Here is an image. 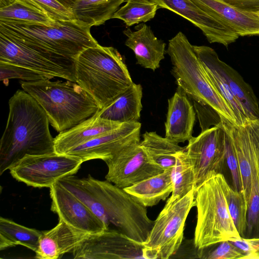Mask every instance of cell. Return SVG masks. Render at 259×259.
<instances>
[{
  "instance_id": "4dcf8cb0",
  "label": "cell",
  "mask_w": 259,
  "mask_h": 259,
  "mask_svg": "<svg viewBox=\"0 0 259 259\" xmlns=\"http://www.w3.org/2000/svg\"><path fill=\"white\" fill-rule=\"evenodd\" d=\"M239 128L250 158L251 185L259 186V119L248 120Z\"/></svg>"
},
{
  "instance_id": "7c38bea8",
  "label": "cell",
  "mask_w": 259,
  "mask_h": 259,
  "mask_svg": "<svg viewBox=\"0 0 259 259\" xmlns=\"http://www.w3.org/2000/svg\"><path fill=\"white\" fill-rule=\"evenodd\" d=\"M71 253L77 259H146L142 243L114 230L90 235Z\"/></svg>"
},
{
  "instance_id": "52a82bcc",
  "label": "cell",
  "mask_w": 259,
  "mask_h": 259,
  "mask_svg": "<svg viewBox=\"0 0 259 259\" xmlns=\"http://www.w3.org/2000/svg\"><path fill=\"white\" fill-rule=\"evenodd\" d=\"M226 181L223 174L214 175L195 193L197 214L193 241L198 249L242 238L229 211L224 192Z\"/></svg>"
},
{
  "instance_id": "60d3db41",
  "label": "cell",
  "mask_w": 259,
  "mask_h": 259,
  "mask_svg": "<svg viewBox=\"0 0 259 259\" xmlns=\"http://www.w3.org/2000/svg\"><path fill=\"white\" fill-rule=\"evenodd\" d=\"M58 2H59L61 4L66 7L67 9L70 10L74 6L76 0H57Z\"/></svg>"
},
{
  "instance_id": "5bb4252c",
  "label": "cell",
  "mask_w": 259,
  "mask_h": 259,
  "mask_svg": "<svg viewBox=\"0 0 259 259\" xmlns=\"http://www.w3.org/2000/svg\"><path fill=\"white\" fill-rule=\"evenodd\" d=\"M141 124L139 121L122 123L119 127L99 136L67 152L83 162L92 159L105 162L124 148L139 143Z\"/></svg>"
},
{
  "instance_id": "f35d334b",
  "label": "cell",
  "mask_w": 259,
  "mask_h": 259,
  "mask_svg": "<svg viewBox=\"0 0 259 259\" xmlns=\"http://www.w3.org/2000/svg\"><path fill=\"white\" fill-rule=\"evenodd\" d=\"M230 241L243 252L245 255L243 259H250L254 252V248L247 239L242 238L240 239Z\"/></svg>"
},
{
  "instance_id": "9a60e30c",
  "label": "cell",
  "mask_w": 259,
  "mask_h": 259,
  "mask_svg": "<svg viewBox=\"0 0 259 259\" xmlns=\"http://www.w3.org/2000/svg\"><path fill=\"white\" fill-rule=\"evenodd\" d=\"M51 209L71 227L93 235L106 228L104 223L72 193L58 181L50 187Z\"/></svg>"
},
{
  "instance_id": "484cf974",
  "label": "cell",
  "mask_w": 259,
  "mask_h": 259,
  "mask_svg": "<svg viewBox=\"0 0 259 259\" xmlns=\"http://www.w3.org/2000/svg\"><path fill=\"white\" fill-rule=\"evenodd\" d=\"M142 137L140 146L149 160L163 170L172 169L176 163L175 155L185 149L155 132H145Z\"/></svg>"
},
{
  "instance_id": "d6a6232c",
  "label": "cell",
  "mask_w": 259,
  "mask_h": 259,
  "mask_svg": "<svg viewBox=\"0 0 259 259\" xmlns=\"http://www.w3.org/2000/svg\"><path fill=\"white\" fill-rule=\"evenodd\" d=\"M197 256L202 259H243L245 255L240 249L227 240L220 242L215 248L210 245L197 248Z\"/></svg>"
},
{
  "instance_id": "ffe728a7",
  "label": "cell",
  "mask_w": 259,
  "mask_h": 259,
  "mask_svg": "<svg viewBox=\"0 0 259 259\" xmlns=\"http://www.w3.org/2000/svg\"><path fill=\"white\" fill-rule=\"evenodd\" d=\"M90 234L75 229L63 221L59 220L53 228L42 231L35 253L38 259H57L63 254L71 252Z\"/></svg>"
},
{
  "instance_id": "6da1fadb",
  "label": "cell",
  "mask_w": 259,
  "mask_h": 259,
  "mask_svg": "<svg viewBox=\"0 0 259 259\" xmlns=\"http://www.w3.org/2000/svg\"><path fill=\"white\" fill-rule=\"evenodd\" d=\"M68 189L104 223L106 230L142 243L146 240L154 221L148 217L147 207L124 189L90 175L74 177Z\"/></svg>"
},
{
  "instance_id": "4fadbf2b",
  "label": "cell",
  "mask_w": 259,
  "mask_h": 259,
  "mask_svg": "<svg viewBox=\"0 0 259 259\" xmlns=\"http://www.w3.org/2000/svg\"><path fill=\"white\" fill-rule=\"evenodd\" d=\"M139 143L124 148L105 162L107 181L124 189L164 171L149 160Z\"/></svg>"
},
{
  "instance_id": "d4e9b609",
  "label": "cell",
  "mask_w": 259,
  "mask_h": 259,
  "mask_svg": "<svg viewBox=\"0 0 259 259\" xmlns=\"http://www.w3.org/2000/svg\"><path fill=\"white\" fill-rule=\"evenodd\" d=\"M126 0H76L71 11L75 21L91 27L112 19Z\"/></svg>"
},
{
  "instance_id": "d6986e66",
  "label": "cell",
  "mask_w": 259,
  "mask_h": 259,
  "mask_svg": "<svg viewBox=\"0 0 259 259\" xmlns=\"http://www.w3.org/2000/svg\"><path fill=\"white\" fill-rule=\"evenodd\" d=\"M195 119L196 113L189 97L178 88L168 100L165 137L178 144L189 141L193 137Z\"/></svg>"
},
{
  "instance_id": "7402d4cb",
  "label": "cell",
  "mask_w": 259,
  "mask_h": 259,
  "mask_svg": "<svg viewBox=\"0 0 259 259\" xmlns=\"http://www.w3.org/2000/svg\"><path fill=\"white\" fill-rule=\"evenodd\" d=\"M122 124L100 117L98 111L80 123L59 133L54 138L55 152L65 154L92 139L119 127Z\"/></svg>"
},
{
  "instance_id": "2e32d148",
  "label": "cell",
  "mask_w": 259,
  "mask_h": 259,
  "mask_svg": "<svg viewBox=\"0 0 259 259\" xmlns=\"http://www.w3.org/2000/svg\"><path fill=\"white\" fill-rule=\"evenodd\" d=\"M193 48L203 66L217 73L229 87L243 107L248 119H259V100L241 75L220 60L212 48L206 46H193Z\"/></svg>"
},
{
  "instance_id": "603a6c76",
  "label": "cell",
  "mask_w": 259,
  "mask_h": 259,
  "mask_svg": "<svg viewBox=\"0 0 259 259\" xmlns=\"http://www.w3.org/2000/svg\"><path fill=\"white\" fill-rule=\"evenodd\" d=\"M142 87L133 84L110 104L99 111L100 117L120 123L137 122L142 109Z\"/></svg>"
},
{
  "instance_id": "ac0fdd59",
  "label": "cell",
  "mask_w": 259,
  "mask_h": 259,
  "mask_svg": "<svg viewBox=\"0 0 259 259\" xmlns=\"http://www.w3.org/2000/svg\"><path fill=\"white\" fill-rule=\"evenodd\" d=\"M135 29L123 31L126 36L125 45L134 52L137 64L155 71L164 59L166 44L156 37L150 26L145 23L138 24Z\"/></svg>"
},
{
  "instance_id": "4316f807",
  "label": "cell",
  "mask_w": 259,
  "mask_h": 259,
  "mask_svg": "<svg viewBox=\"0 0 259 259\" xmlns=\"http://www.w3.org/2000/svg\"><path fill=\"white\" fill-rule=\"evenodd\" d=\"M42 231L0 218L1 250L20 245L35 252Z\"/></svg>"
},
{
  "instance_id": "ba28073f",
  "label": "cell",
  "mask_w": 259,
  "mask_h": 259,
  "mask_svg": "<svg viewBox=\"0 0 259 259\" xmlns=\"http://www.w3.org/2000/svg\"><path fill=\"white\" fill-rule=\"evenodd\" d=\"M194 190L159 213L146 239L143 243L146 259L171 258L184 239L185 222L194 206Z\"/></svg>"
},
{
  "instance_id": "f1b7e54d",
  "label": "cell",
  "mask_w": 259,
  "mask_h": 259,
  "mask_svg": "<svg viewBox=\"0 0 259 259\" xmlns=\"http://www.w3.org/2000/svg\"><path fill=\"white\" fill-rule=\"evenodd\" d=\"M0 21H16L53 25L56 21L47 14L23 0H15L0 8Z\"/></svg>"
},
{
  "instance_id": "ab89813d",
  "label": "cell",
  "mask_w": 259,
  "mask_h": 259,
  "mask_svg": "<svg viewBox=\"0 0 259 259\" xmlns=\"http://www.w3.org/2000/svg\"><path fill=\"white\" fill-rule=\"evenodd\" d=\"M247 240L251 244L254 248V252L251 256L250 259H259V239Z\"/></svg>"
},
{
  "instance_id": "8d00e7d4",
  "label": "cell",
  "mask_w": 259,
  "mask_h": 259,
  "mask_svg": "<svg viewBox=\"0 0 259 259\" xmlns=\"http://www.w3.org/2000/svg\"><path fill=\"white\" fill-rule=\"evenodd\" d=\"M225 132L226 162L232 175L234 189L238 191H241L242 185L239 164L230 138L228 133L225 131Z\"/></svg>"
},
{
  "instance_id": "e0dca14e",
  "label": "cell",
  "mask_w": 259,
  "mask_h": 259,
  "mask_svg": "<svg viewBox=\"0 0 259 259\" xmlns=\"http://www.w3.org/2000/svg\"><path fill=\"white\" fill-rule=\"evenodd\" d=\"M159 8L168 10L191 22L199 28L210 43H219L226 47L239 37L218 18L197 6L192 0H151Z\"/></svg>"
},
{
  "instance_id": "8992f818",
  "label": "cell",
  "mask_w": 259,
  "mask_h": 259,
  "mask_svg": "<svg viewBox=\"0 0 259 259\" xmlns=\"http://www.w3.org/2000/svg\"><path fill=\"white\" fill-rule=\"evenodd\" d=\"M89 27L75 20L57 21L52 26L40 23L0 21V34L39 50L75 59L85 49L98 42Z\"/></svg>"
},
{
  "instance_id": "f546056e",
  "label": "cell",
  "mask_w": 259,
  "mask_h": 259,
  "mask_svg": "<svg viewBox=\"0 0 259 259\" xmlns=\"http://www.w3.org/2000/svg\"><path fill=\"white\" fill-rule=\"evenodd\" d=\"M158 9V5L151 0H126L112 18L120 19L129 27L152 19Z\"/></svg>"
},
{
  "instance_id": "3957f363",
  "label": "cell",
  "mask_w": 259,
  "mask_h": 259,
  "mask_svg": "<svg viewBox=\"0 0 259 259\" xmlns=\"http://www.w3.org/2000/svg\"><path fill=\"white\" fill-rule=\"evenodd\" d=\"M77 82L102 109L134 83L123 58L112 47L100 45L83 50L75 59Z\"/></svg>"
},
{
  "instance_id": "74e56055",
  "label": "cell",
  "mask_w": 259,
  "mask_h": 259,
  "mask_svg": "<svg viewBox=\"0 0 259 259\" xmlns=\"http://www.w3.org/2000/svg\"><path fill=\"white\" fill-rule=\"evenodd\" d=\"M239 9L259 13V0H222Z\"/></svg>"
},
{
  "instance_id": "8fae6325",
  "label": "cell",
  "mask_w": 259,
  "mask_h": 259,
  "mask_svg": "<svg viewBox=\"0 0 259 259\" xmlns=\"http://www.w3.org/2000/svg\"><path fill=\"white\" fill-rule=\"evenodd\" d=\"M225 132L220 123L192 137L185 147L195 175L194 194L212 176L223 174L226 162Z\"/></svg>"
},
{
  "instance_id": "b9f144b4",
  "label": "cell",
  "mask_w": 259,
  "mask_h": 259,
  "mask_svg": "<svg viewBox=\"0 0 259 259\" xmlns=\"http://www.w3.org/2000/svg\"><path fill=\"white\" fill-rule=\"evenodd\" d=\"M15 0H0V8L9 5Z\"/></svg>"
},
{
  "instance_id": "5b68a950",
  "label": "cell",
  "mask_w": 259,
  "mask_h": 259,
  "mask_svg": "<svg viewBox=\"0 0 259 259\" xmlns=\"http://www.w3.org/2000/svg\"><path fill=\"white\" fill-rule=\"evenodd\" d=\"M166 53L178 88L195 103L213 110L221 119L239 125L233 111L207 75L193 45L182 32L169 40Z\"/></svg>"
},
{
  "instance_id": "7a4b0ae2",
  "label": "cell",
  "mask_w": 259,
  "mask_h": 259,
  "mask_svg": "<svg viewBox=\"0 0 259 259\" xmlns=\"http://www.w3.org/2000/svg\"><path fill=\"white\" fill-rule=\"evenodd\" d=\"M9 113L0 142V175L26 155L55 152L48 117L28 93L18 90L9 101Z\"/></svg>"
},
{
  "instance_id": "277c9868",
  "label": "cell",
  "mask_w": 259,
  "mask_h": 259,
  "mask_svg": "<svg viewBox=\"0 0 259 259\" xmlns=\"http://www.w3.org/2000/svg\"><path fill=\"white\" fill-rule=\"evenodd\" d=\"M21 84L43 108L50 123L59 133L75 126L100 110L94 99L76 82L46 79L21 81Z\"/></svg>"
},
{
  "instance_id": "83f0119b",
  "label": "cell",
  "mask_w": 259,
  "mask_h": 259,
  "mask_svg": "<svg viewBox=\"0 0 259 259\" xmlns=\"http://www.w3.org/2000/svg\"><path fill=\"white\" fill-rule=\"evenodd\" d=\"M176 163L171 169L173 190L164 207H167L185 196L195 188V175L185 149L175 155Z\"/></svg>"
},
{
  "instance_id": "9c48e42d",
  "label": "cell",
  "mask_w": 259,
  "mask_h": 259,
  "mask_svg": "<svg viewBox=\"0 0 259 259\" xmlns=\"http://www.w3.org/2000/svg\"><path fill=\"white\" fill-rule=\"evenodd\" d=\"M0 62L23 67L49 79L76 82L75 59L29 47L0 34Z\"/></svg>"
},
{
  "instance_id": "1f68e13d",
  "label": "cell",
  "mask_w": 259,
  "mask_h": 259,
  "mask_svg": "<svg viewBox=\"0 0 259 259\" xmlns=\"http://www.w3.org/2000/svg\"><path fill=\"white\" fill-rule=\"evenodd\" d=\"M225 195L230 214L242 238H244L247 230V203L242 191L232 189L226 181Z\"/></svg>"
},
{
  "instance_id": "30bf717a",
  "label": "cell",
  "mask_w": 259,
  "mask_h": 259,
  "mask_svg": "<svg viewBox=\"0 0 259 259\" xmlns=\"http://www.w3.org/2000/svg\"><path fill=\"white\" fill-rule=\"evenodd\" d=\"M83 161L79 158L55 152L26 155L9 170L19 182L34 188H50L58 180L75 174Z\"/></svg>"
},
{
  "instance_id": "d590c367",
  "label": "cell",
  "mask_w": 259,
  "mask_h": 259,
  "mask_svg": "<svg viewBox=\"0 0 259 259\" xmlns=\"http://www.w3.org/2000/svg\"><path fill=\"white\" fill-rule=\"evenodd\" d=\"M39 9L55 21L74 20L71 11L57 0H23Z\"/></svg>"
},
{
  "instance_id": "e575fe53",
  "label": "cell",
  "mask_w": 259,
  "mask_h": 259,
  "mask_svg": "<svg viewBox=\"0 0 259 259\" xmlns=\"http://www.w3.org/2000/svg\"><path fill=\"white\" fill-rule=\"evenodd\" d=\"M0 79L5 83L10 79H20L24 81H35L49 79L37 72L20 66L0 62Z\"/></svg>"
},
{
  "instance_id": "cb8c5ba5",
  "label": "cell",
  "mask_w": 259,
  "mask_h": 259,
  "mask_svg": "<svg viewBox=\"0 0 259 259\" xmlns=\"http://www.w3.org/2000/svg\"><path fill=\"white\" fill-rule=\"evenodd\" d=\"M171 169L165 170L124 190L145 207L153 206L172 193Z\"/></svg>"
},
{
  "instance_id": "836d02e7",
  "label": "cell",
  "mask_w": 259,
  "mask_h": 259,
  "mask_svg": "<svg viewBox=\"0 0 259 259\" xmlns=\"http://www.w3.org/2000/svg\"><path fill=\"white\" fill-rule=\"evenodd\" d=\"M247 230L244 239H259V186H251L247 214Z\"/></svg>"
},
{
  "instance_id": "44dd1931",
  "label": "cell",
  "mask_w": 259,
  "mask_h": 259,
  "mask_svg": "<svg viewBox=\"0 0 259 259\" xmlns=\"http://www.w3.org/2000/svg\"><path fill=\"white\" fill-rule=\"evenodd\" d=\"M215 15L239 36L259 35V13L239 9L222 0H192Z\"/></svg>"
}]
</instances>
